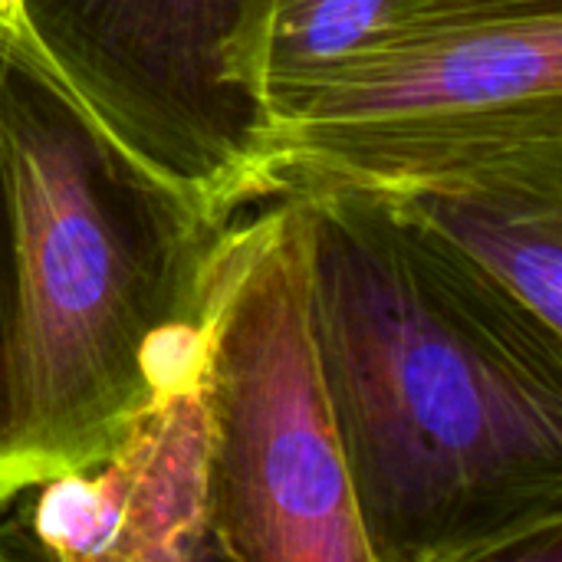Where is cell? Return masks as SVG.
Wrapping results in <instances>:
<instances>
[{
    "label": "cell",
    "mask_w": 562,
    "mask_h": 562,
    "mask_svg": "<svg viewBox=\"0 0 562 562\" xmlns=\"http://www.w3.org/2000/svg\"><path fill=\"white\" fill-rule=\"evenodd\" d=\"M10 43V40H7ZM10 46L0 86V491L95 464L148 395L178 224Z\"/></svg>",
    "instance_id": "cell-2"
},
{
    "label": "cell",
    "mask_w": 562,
    "mask_h": 562,
    "mask_svg": "<svg viewBox=\"0 0 562 562\" xmlns=\"http://www.w3.org/2000/svg\"><path fill=\"white\" fill-rule=\"evenodd\" d=\"M207 333L214 540L231 560L375 562L313 333L310 204L217 247L194 283Z\"/></svg>",
    "instance_id": "cell-4"
},
{
    "label": "cell",
    "mask_w": 562,
    "mask_h": 562,
    "mask_svg": "<svg viewBox=\"0 0 562 562\" xmlns=\"http://www.w3.org/2000/svg\"><path fill=\"white\" fill-rule=\"evenodd\" d=\"M7 63H10V43H7L3 23H0V86H3V72H7Z\"/></svg>",
    "instance_id": "cell-8"
},
{
    "label": "cell",
    "mask_w": 562,
    "mask_h": 562,
    "mask_svg": "<svg viewBox=\"0 0 562 562\" xmlns=\"http://www.w3.org/2000/svg\"><path fill=\"white\" fill-rule=\"evenodd\" d=\"M560 194L562 188L540 184H468L369 198L445 247L547 333L560 336Z\"/></svg>",
    "instance_id": "cell-7"
},
{
    "label": "cell",
    "mask_w": 562,
    "mask_h": 562,
    "mask_svg": "<svg viewBox=\"0 0 562 562\" xmlns=\"http://www.w3.org/2000/svg\"><path fill=\"white\" fill-rule=\"evenodd\" d=\"M211 375L155 382L112 448L40 484L33 533L72 562H188L214 540Z\"/></svg>",
    "instance_id": "cell-6"
},
{
    "label": "cell",
    "mask_w": 562,
    "mask_h": 562,
    "mask_svg": "<svg viewBox=\"0 0 562 562\" xmlns=\"http://www.w3.org/2000/svg\"><path fill=\"white\" fill-rule=\"evenodd\" d=\"M270 0H0L36 66L184 224L257 168L254 53Z\"/></svg>",
    "instance_id": "cell-5"
},
{
    "label": "cell",
    "mask_w": 562,
    "mask_h": 562,
    "mask_svg": "<svg viewBox=\"0 0 562 562\" xmlns=\"http://www.w3.org/2000/svg\"><path fill=\"white\" fill-rule=\"evenodd\" d=\"M562 0L418 23L280 109L257 171L306 165L362 194L562 188Z\"/></svg>",
    "instance_id": "cell-3"
},
{
    "label": "cell",
    "mask_w": 562,
    "mask_h": 562,
    "mask_svg": "<svg viewBox=\"0 0 562 562\" xmlns=\"http://www.w3.org/2000/svg\"><path fill=\"white\" fill-rule=\"evenodd\" d=\"M313 333L375 562L560 543V336L369 194H310Z\"/></svg>",
    "instance_id": "cell-1"
}]
</instances>
